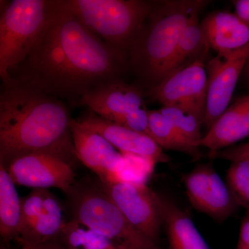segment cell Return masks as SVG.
<instances>
[{
	"mask_svg": "<svg viewBox=\"0 0 249 249\" xmlns=\"http://www.w3.org/2000/svg\"><path fill=\"white\" fill-rule=\"evenodd\" d=\"M78 121L101 134L124 156L139 157L152 165L170 161L169 156L147 134L103 119L91 111Z\"/></svg>",
	"mask_w": 249,
	"mask_h": 249,
	"instance_id": "obj_14",
	"label": "cell"
},
{
	"mask_svg": "<svg viewBox=\"0 0 249 249\" xmlns=\"http://www.w3.org/2000/svg\"><path fill=\"white\" fill-rule=\"evenodd\" d=\"M249 58V44L233 52L219 53L206 65L207 99L204 126L209 130L229 107Z\"/></svg>",
	"mask_w": 249,
	"mask_h": 249,
	"instance_id": "obj_9",
	"label": "cell"
},
{
	"mask_svg": "<svg viewBox=\"0 0 249 249\" xmlns=\"http://www.w3.org/2000/svg\"><path fill=\"white\" fill-rule=\"evenodd\" d=\"M58 242L68 249H124L106 236L73 219L65 221Z\"/></svg>",
	"mask_w": 249,
	"mask_h": 249,
	"instance_id": "obj_22",
	"label": "cell"
},
{
	"mask_svg": "<svg viewBox=\"0 0 249 249\" xmlns=\"http://www.w3.org/2000/svg\"><path fill=\"white\" fill-rule=\"evenodd\" d=\"M237 249H249V212H247L241 224Z\"/></svg>",
	"mask_w": 249,
	"mask_h": 249,
	"instance_id": "obj_27",
	"label": "cell"
},
{
	"mask_svg": "<svg viewBox=\"0 0 249 249\" xmlns=\"http://www.w3.org/2000/svg\"><path fill=\"white\" fill-rule=\"evenodd\" d=\"M0 249H10L9 246L4 245V244H1V247H0Z\"/></svg>",
	"mask_w": 249,
	"mask_h": 249,
	"instance_id": "obj_31",
	"label": "cell"
},
{
	"mask_svg": "<svg viewBox=\"0 0 249 249\" xmlns=\"http://www.w3.org/2000/svg\"><path fill=\"white\" fill-rule=\"evenodd\" d=\"M159 111L188 143L199 148L203 138L202 119L193 111L175 106H162Z\"/></svg>",
	"mask_w": 249,
	"mask_h": 249,
	"instance_id": "obj_23",
	"label": "cell"
},
{
	"mask_svg": "<svg viewBox=\"0 0 249 249\" xmlns=\"http://www.w3.org/2000/svg\"><path fill=\"white\" fill-rule=\"evenodd\" d=\"M192 206L217 222H224L237 208L227 182L211 163L197 165L183 178Z\"/></svg>",
	"mask_w": 249,
	"mask_h": 249,
	"instance_id": "obj_10",
	"label": "cell"
},
{
	"mask_svg": "<svg viewBox=\"0 0 249 249\" xmlns=\"http://www.w3.org/2000/svg\"><path fill=\"white\" fill-rule=\"evenodd\" d=\"M19 249H68L60 242H49L44 244H30L17 241Z\"/></svg>",
	"mask_w": 249,
	"mask_h": 249,
	"instance_id": "obj_28",
	"label": "cell"
},
{
	"mask_svg": "<svg viewBox=\"0 0 249 249\" xmlns=\"http://www.w3.org/2000/svg\"><path fill=\"white\" fill-rule=\"evenodd\" d=\"M65 102L12 78L0 94V165L30 154L53 156L74 167L78 160Z\"/></svg>",
	"mask_w": 249,
	"mask_h": 249,
	"instance_id": "obj_2",
	"label": "cell"
},
{
	"mask_svg": "<svg viewBox=\"0 0 249 249\" xmlns=\"http://www.w3.org/2000/svg\"><path fill=\"white\" fill-rule=\"evenodd\" d=\"M249 137V94L237 98L206 132L200 147L214 152Z\"/></svg>",
	"mask_w": 249,
	"mask_h": 249,
	"instance_id": "obj_15",
	"label": "cell"
},
{
	"mask_svg": "<svg viewBox=\"0 0 249 249\" xmlns=\"http://www.w3.org/2000/svg\"><path fill=\"white\" fill-rule=\"evenodd\" d=\"M80 105L89 107L103 119L121 126L131 114L145 108L142 90L121 80L95 87L83 96Z\"/></svg>",
	"mask_w": 249,
	"mask_h": 249,
	"instance_id": "obj_13",
	"label": "cell"
},
{
	"mask_svg": "<svg viewBox=\"0 0 249 249\" xmlns=\"http://www.w3.org/2000/svg\"><path fill=\"white\" fill-rule=\"evenodd\" d=\"M205 59H200L166 77L148 90V96L163 106L193 111L205 119L208 76Z\"/></svg>",
	"mask_w": 249,
	"mask_h": 249,
	"instance_id": "obj_8",
	"label": "cell"
},
{
	"mask_svg": "<svg viewBox=\"0 0 249 249\" xmlns=\"http://www.w3.org/2000/svg\"><path fill=\"white\" fill-rule=\"evenodd\" d=\"M235 14L249 24V0H236L232 1Z\"/></svg>",
	"mask_w": 249,
	"mask_h": 249,
	"instance_id": "obj_29",
	"label": "cell"
},
{
	"mask_svg": "<svg viewBox=\"0 0 249 249\" xmlns=\"http://www.w3.org/2000/svg\"><path fill=\"white\" fill-rule=\"evenodd\" d=\"M5 169L15 184L34 189L55 188L67 195L76 183L73 167L47 154L23 156L11 162Z\"/></svg>",
	"mask_w": 249,
	"mask_h": 249,
	"instance_id": "obj_11",
	"label": "cell"
},
{
	"mask_svg": "<svg viewBox=\"0 0 249 249\" xmlns=\"http://www.w3.org/2000/svg\"><path fill=\"white\" fill-rule=\"evenodd\" d=\"M241 78H242L243 80H245L249 84V58L247 60V62H246Z\"/></svg>",
	"mask_w": 249,
	"mask_h": 249,
	"instance_id": "obj_30",
	"label": "cell"
},
{
	"mask_svg": "<svg viewBox=\"0 0 249 249\" xmlns=\"http://www.w3.org/2000/svg\"><path fill=\"white\" fill-rule=\"evenodd\" d=\"M210 48L219 53L233 52L249 44V24L227 11H214L201 22Z\"/></svg>",
	"mask_w": 249,
	"mask_h": 249,
	"instance_id": "obj_16",
	"label": "cell"
},
{
	"mask_svg": "<svg viewBox=\"0 0 249 249\" xmlns=\"http://www.w3.org/2000/svg\"><path fill=\"white\" fill-rule=\"evenodd\" d=\"M4 2L0 16L1 81L9 80L10 71L30 53L45 26L51 0H13Z\"/></svg>",
	"mask_w": 249,
	"mask_h": 249,
	"instance_id": "obj_6",
	"label": "cell"
},
{
	"mask_svg": "<svg viewBox=\"0 0 249 249\" xmlns=\"http://www.w3.org/2000/svg\"><path fill=\"white\" fill-rule=\"evenodd\" d=\"M65 222L61 204L56 196L48 191L43 210L34 227L25 237L16 239L15 242L21 241L30 244L58 242Z\"/></svg>",
	"mask_w": 249,
	"mask_h": 249,
	"instance_id": "obj_20",
	"label": "cell"
},
{
	"mask_svg": "<svg viewBox=\"0 0 249 249\" xmlns=\"http://www.w3.org/2000/svg\"><path fill=\"white\" fill-rule=\"evenodd\" d=\"M62 2L93 34L125 55L156 4L142 0H62Z\"/></svg>",
	"mask_w": 249,
	"mask_h": 249,
	"instance_id": "obj_4",
	"label": "cell"
},
{
	"mask_svg": "<svg viewBox=\"0 0 249 249\" xmlns=\"http://www.w3.org/2000/svg\"><path fill=\"white\" fill-rule=\"evenodd\" d=\"M72 219L110 239L124 249H160L124 217L98 182L76 183L68 194Z\"/></svg>",
	"mask_w": 249,
	"mask_h": 249,
	"instance_id": "obj_5",
	"label": "cell"
},
{
	"mask_svg": "<svg viewBox=\"0 0 249 249\" xmlns=\"http://www.w3.org/2000/svg\"><path fill=\"white\" fill-rule=\"evenodd\" d=\"M48 191L47 189L36 188L27 196L22 198V222L18 238L25 237L34 227L36 219L43 210Z\"/></svg>",
	"mask_w": 249,
	"mask_h": 249,
	"instance_id": "obj_25",
	"label": "cell"
},
{
	"mask_svg": "<svg viewBox=\"0 0 249 249\" xmlns=\"http://www.w3.org/2000/svg\"><path fill=\"white\" fill-rule=\"evenodd\" d=\"M147 114L150 137L163 150L182 152L196 159L200 156L199 147L188 143L159 109H147Z\"/></svg>",
	"mask_w": 249,
	"mask_h": 249,
	"instance_id": "obj_21",
	"label": "cell"
},
{
	"mask_svg": "<svg viewBox=\"0 0 249 249\" xmlns=\"http://www.w3.org/2000/svg\"><path fill=\"white\" fill-rule=\"evenodd\" d=\"M72 139L78 160L93 172L101 182L119 180L118 174L124 169L127 157L118 151L101 134L72 120Z\"/></svg>",
	"mask_w": 249,
	"mask_h": 249,
	"instance_id": "obj_12",
	"label": "cell"
},
{
	"mask_svg": "<svg viewBox=\"0 0 249 249\" xmlns=\"http://www.w3.org/2000/svg\"><path fill=\"white\" fill-rule=\"evenodd\" d=\"M227 183L236 204L249 212V160L232 161L227 171Z\"/></svg>",
	"mask_w": 249,
	"mask_h": 249,
	"instance_id": "obj_24",
	"label": "cell"
},
{
	"mask_svg": "<svg viewBox=\"0 0 249 249\" xmlns=\"http://www.w3.org/2000/svg\"><path fill=\"white\" fill-rule=\"evenodd\" d=\"M207 4L208 1H205L204 4L194 10L183 27L170 74L191 65L196 60L206 58L209 53L210 47L199 21V14L205 5Z\"/></svg>",
	"mask_w": 249,
	"mask_h": 249,
	"instance_id": "obj_19",
	"label": "cell"
},
{
	"mask_svg": "<svg viewBox=\"0 0 249 249\" xmlns=\"http://www.w3.org/2000/svg\"><path fill=\"white\" fill-rule=\"evenodd\" d=\"M205 1L178 0L156 3L131 47V65L155 86L169 76L180 35L192 12Z\"/></svg>",
	"mask_w": 249,
	"mask_h": 249,
	"instance_id": "obj_3",
	"label": "cell"
},
{
	"mask_svg": "<svg viewBox=\"0 0 249 249\" xmlns=\"http://www.w3.org/2000/svg\"><path fill=\"white\" fill-rule=\"evenodd\" d=\"M97 182L127 221L157 243L162 227L159 195L145 185L134 181Z\"/></svg>",
	"mask_w": 249,
	"mask_h": 249,
	"instance_id": "obj_7",
	"label": "cell"
},
{
	"mask_svg": "<svg viewBox=\"0 0 249 249\" xmlns=\"http://www.w3.org/2000/svg\"><path fill=\"white\" fill-rule=\"evenodd\" d=\"M22 222V198L7 170L0 165V235L9 246L19 237Z\"/></svg>",
	"mask_w": 249,
	"mask_h": 249,
	"instance_id": "obj_18",
	"label": "cell"
},
{
	"mask_svg": "<svg viewBox=\"0 0 249 249\" xmlns=\"http://www.w3.org/2000/svg\"><path fill=\"white\" fill-rule=\"evenodd\" d=\"M210 157L211 158L220 159L231 162L242 160H249V142L223 149L219 151L210 152Z\"/></svg>",
	"mask_w": 249,
	"mask_h": 249,
	"instance_id": "obj_26",
	"label": "cell"
},
{
	"mask_svg": "<svg viewBox=\"0 0 249 249\" xmlns=\"http://www.w3.org/2000/svg\"><path fill=\"white\" fill-rule=\"evenodd\" d=\"M159 200L170 249H210L187 213L167 198Z\"/></svg>",
	"mask_w": 249,
	"mask_h": 249,
	"instance_id": "obj_17",
	"label": "cell"
},
{
	"mask_svg": "<svg viewBox=\"0 0 249 249\" xmlns=\"http://www.w3.org/2000/svg\"><path fill=\"white\" fill-rule=\"evenodd\" d=\"M127 66L125 54L93 34L62 0H51L38 38L9 78L64 102L80 105L95 87L121 80Z\"/></svg>",
	"mask_w": 249,
	"mask_h": 249,
	"instance_id": "obj_1",
	"label": "cell"
}]
</instances>
